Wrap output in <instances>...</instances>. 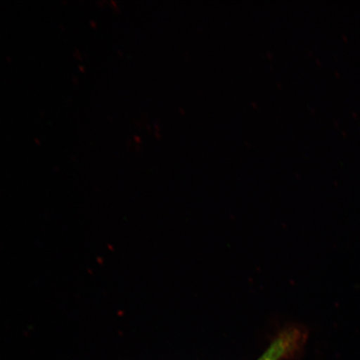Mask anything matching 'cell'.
<instances>
[{
	"mask_svg": "<svg viewBox=\"0 0 360 360\" xmlns=\"http://www.w3.org/2000/svg\"><path fill=\"white\" fill-rule=\"evenodd\" d=\"M309 336L308 328L291 323L278 332L265 352L257 360H282L302 352Z\"/></svg>",
	"mask_w": 360,
	"mask_h": 360,
	"instance_id": "cell-1",
	"label": "cell"
}]
</instances>
